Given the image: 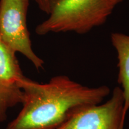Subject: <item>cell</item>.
Masks as SVG:
<instances>
[{
  "instance_id": "obj_6",
  "label": "cell",
  "mask_w": 129,
  "mask_h": 129,
  "mask_svg": "<svg viewBox=\"0 0 129 129\" xmlns=\"http://www.w3.org/2000/svg\"><path fill=\"white\" fill-rule=\"evenodd\" d=\"M24 77L16 52L0 38V82L16 84Z\"/></svg>"
},
{
  "instance_id": "obj_4",
  "label": "cell",
  "mask_w": 129,
  "mask_h": 129,
  "mask_svg": "<svg viewBox=\"0 0 129 129\" xmlns=\"http://www.w3.org/2000/svg\"><path fill=\"white\" fill-rule=\"evenodd\" d=\"M124 106L122 90L116 87L108 101L79 109L57 129H123Z\"/></svg>"
},
{
  "instance_id": "obj_8",
  "label": "cell",
  "mask_w": 129,
  "mask_h": 129,
  "mask_svg": "<svg viewBox=\"0 0 129 129\" xmlns=\"http://www.w3.org/2000/svg\"><path fill=\"white\" fill-rule=\"evenodd\" d=\"M42 12L49 15L59 2L62 0H34Z\"/></svg>"
},
{
  "instance_id": "obj_3",
  "label": "cell",
  "mask_w": 129,
  "mask_h": 129,
  "mask_svg": "<svg viewBox=\"0 0 129 129\" xmlns=\"http://www.w3.org/2000/svg\"><path fill=\"white\" fill-rule=\"evenodd\" d=\"M29 6V0H0V38L39 70L44 62L32 48L26 22Z\"/></svg>"
},
{
  "instance_id": "obj_5",
  "label": "cell",
  "mask_w": 129,
  "mask_h": 129,
  "mask_svg": "<svg viewBox=\"0 0 129 129\" xmlns=\"http://www.w3.org/2000/svg\"><path fill=\"white\" fill-rule=\"evenodd\" d=\"M112 46L117 53L118 77V82L121 85L124 98V113L129 110V35L120 32H114L111 35Z\"/></svg>"
},
{
  "instance_id": "obj_2",
  "label": "cell",
  "mask_w": 129,
  "mask_h": 129,
  "mask_svg": "<svg viewBox=\"0 0 129 129\" xmlns=\"http://www.w3.org/2000/svg\"><path fill=\"white\" fill-rule=\"evenodd\" d=\"M123 0H62L49 17L39 24L35 32L39 35L50 33L74 32L85 34L104 25L115 7Z\"/></svg>"
},
{
  "instance_id": "obj_7",
  "label": "cell",
  "mask_w": 129,
  "mask_h": 129,
  "mask_svg": "<svg viewBox=\"0 0 129 129\" xmlns=\"http://www.w3.org/2000/svg\"><path fill=\"white\" fill-rule=\"evenodd\" d=\"M23 91L17 83L5 84L0 82V121L7 119V112L10 108L22 104Z\"/></svg>"
},
{
  "instance_id": "obj_1",
  "label": "cell",
  "mask_w": 129,
  "mask_h": 129,
  "mask_svg": "<svg viewBox=\"0 0 129 129\" xmlns=\"http://www.w3.org/2000/svg\"><path fill=\"white\" fill-rule=\"evenodd\" d=\"M17 84L23 91V107L6 129H57L79 109L101 104L111 92L106 85L89 87L66 75L44 84L24 77Z\"/></svg>"
}]
</instances>
